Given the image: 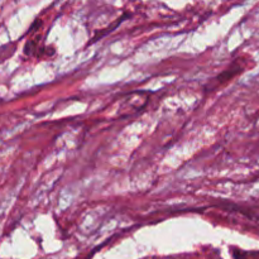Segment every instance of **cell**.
Returning a JSON list of instances; mask_svg holds the SVG:
<instances>
[{"label":"cell","instance_id":"6da1fadb","mask_svg":"<svg viewBox=\"0 0 259 259\" xmlns=\"http://www.w3.org/2000/svg\"><path fill=\"white\" fill-rule=\"evenodd\" d=\"M235 259H259V252H252V253H235Z\"/></svg>","mask_w":259,"mask_h":259}]
</instances>
